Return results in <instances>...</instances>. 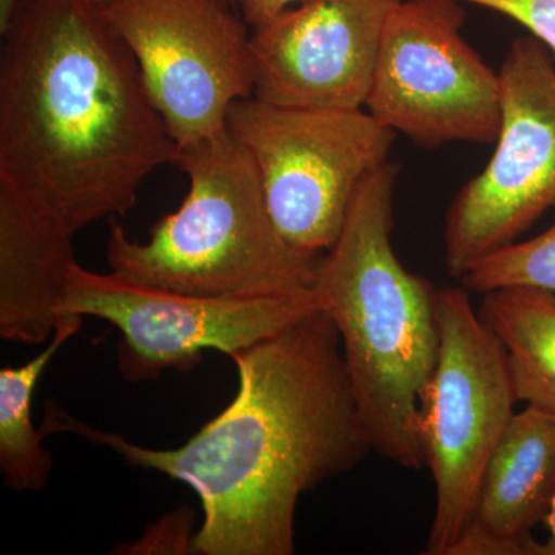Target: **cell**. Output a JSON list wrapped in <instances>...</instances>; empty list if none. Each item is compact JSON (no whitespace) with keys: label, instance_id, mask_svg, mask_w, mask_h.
<instances>
[{"label":"cell","instance_id":"cell-4","mask_svg":"<svg viewBox=\"0 0 555 555\" xmlns=\"http://www.w3.org/2000/svg\"><path fill=\"white\" fill-rule=\"evenodd\" d=\"M189 192L145 243L122 225L109 232V272L141 286L215 298L309 291L324 254L298 250L270 217L257 169L228 129L178 147Z\"/></svg>","mask_w":555,"mask_h":555},{"label":"cell","instance_id":"cell-8","mask_svg":"<svg viewBox=\"0 0 555 555\" xmlns=\"http://www.w3.org/2000/svg\"><path fill=\"white\" fill-rule=\"evenodd\" d=\"M553 57L529 35L514 39L503 60L494 155L463 185L447 214V268L456 280L480 259L516 243L555 206Z\"/></svg>","mask_w":555,"mask_h":555},{"label":"cell","instance_id":"cell-11","mask_svg":"<svg viewBox=\"0 0 555 555\" xmlns=\"http://www.w3.org/2000/svg\"><path fill=\"white\" fill-rule=\"evenodd\" d=\"M401 0H302L251 33L255 98L364 108L383 33Z\"/></svg>","mask_w":555,"mask_h":555},{"label":"cell","instance_id":"cell-15","mask_svg":"<svg viewBox=\"0 0 555 555\" xmlns=\"http://www.w3.org/2000/svg\"><path fill=\"white\" fill-rule=\"evenodd\" d=\"M82 318L62 317L39 356L22 366L0 369V470L11 491H42L49 481L53 459L42 448L46 430L33 425V396L50 361L78 334Z\"/></svg>","mask_w":555,"mask_h":555},{"label":"cell","instance_id":"cell-7","mask_svg":"<svg viewBox=\"0 0 555 555\" xmlns=\"http://www.w3.org/2000/svg\"><path fill=\"white\" fill-rule=\"evenodd\" d=\"M460 0H401L390 13L364 108L420 147L495 142L499 73L462 36Z\"/></svg>","mask_w":555,"mask_h":555},{"label":"cell","instance_id":"cell-17","mask_svg":"<svg viewBox=\"0 0 555 555\" xmlns=\"http://www.w3.org/2000/svg\"><path fill=\"white\" fill-rule=\"evenodd\" d=\"M195 514L188 506L178 507L173 513L160 517L145 529L144 534L131 543L115 547L113 554L126 555H188L195 554L193 532Z\"/></svg>","mask_w":555,"mask_h":555},{"label":"cell","instance_id":"cell-16","mask_svg":"<svg viewBox=\"0 0 555 555\" xmlns=\"http://www.w3.org/2000/svg\"><path fill=\"white\" fill-rule=\"evenodd\" d=\"M469 294L534 287L555 294V221L535 238L516 241L476 262L460 278Z\"/></svg>","mask_w":555,"mask_h":555},{"label":"cell","instance_id":"cell-20","mask_svg":"<svg viewBox=\"0 0 555 555\" xmlns=\"http://www.w3.org/2000/svg\"><path fill=\"white\" fill-rule=\"evenodd\" d=\"M25 2L27 0H0V35H5Z\"/></svg>","mask_w":555,"mask_h":555},{"label":"cell","instance_id":"cell-14","mask_svg":"<svg viewBox=\"0 0 555 555\" xmlns=\"http://www.w3.org/2000/svg\"><path fill=\"white\" fill-rule=\"evenodd\" d=\"M478 315L505 347L518 401L555 416V294L534 287L488 292Z\"/></svg>","mask_w":555,"mask_h":555},{"label":"cell","instance_id":"cell-12","mask_svg":"<svg viewBox=\"0 0 555 555\" xmlns=\"http://www.w3.org/2000/svg\"><path fill=\"white\" fill-rule=\"evenodd\" d=\"M555 495V416L516 412L489 456L473 516L448 555H537Z\"/></svg>","mask_w":555,"mask_h":555},{"label":"cell","instance_id":"cell-21","mask_svg":"<svg viewBox=\"0 0 555 555\" xmlns=\"http://www.w3.org/2000/svg\"><path fill=\"white\" fill-rule=\"evenodd\" d=\"M543 525H545L547 537L545 542L540 543L537 555H555V495Z\"/></svg>","mask_w":555,"mask_h":555},{"label":"cell","instance_id":"cell-10","mask_svg":"<svg viewBox=\"0 0 555 555\" xmlns=\"http://www.w3.org/2000/svg\"><path fill=\"white\" fill-rule=\"evenodd\" d=\"M321 310L315 291L261 298H215L141 286L76 264L61 315L108 321L122 338L120 374L129 382L189 372L206 350L233 357Z\"/></svg>","mask_w":555,"mask_h":555},{"label":"cell","instance_id":"cell-5","mask_svg":"<svg viewBox=\"0 0 555 555\" xmlns=\"http://www.w3.org/2000/svg\"><path fill=\"white\" fill-rule=\"evenodd\" d=\"M436 366L420 393L416 420L436 485L426 555H448L465 531L489 456L518 403L505 347L466 288H438Z\"/></svg>","mask_w":555,"mask_h":555},{"label":"cell","instance_id":"cell-22","mask_svg":"<svg viewBox=\"0 0 555 555\" xmlns=\"http://www.w3.org/2000/svg\"><path fill=\"white\" fill-rule=\"evenodd\" d=\"M89 2L93 3V5L98 7V9H104V7L109 5L113 0H89ZM232 2L238 3V0H232Z\"/></svg>","mask_w":555,"mask_h":555},{"label":"cell","instance_id":"cell-9","mask_svg":"<svg viewBox=\"0 0 555 555\" xmlns=\"http://www.w3.org/2000/svg\"><path fill=\"white\" fill-rule=\"evenodd\" d=\"M232 0H113L100 9L127 43L178 147L225 130L255 94L247 21Z\"/></svg>","mask_w":555,"mask_h":555},{"label":"cell","instance_id":"cell-13","mask_svg":"<svg viewBox=\"0 0 555 555\" xmlns=\"http://www.w3.org/2000/svg\"><path fill=\"white\" fill-rule=\"evenodd\" d=\"M75 232L53 210L0 175V335L42 345L54 334L67 294Z\"/></svg>","mask_w":555,"mask_h":555},{"label":"cell","instance_id":"cell-1","mask_svg":"<svg viewBox=\"0 0 555 555\" xmlns=\"http://www.w3.org/2000/svg\"><path fill=\"white\" fill-rule=\"evenodd\" d=\"M230 358L238 392L179 448L139 447L56 404L43 427L190 486L204 513L195 554L292 555L301 495L356 469L372 451L341 339L334 321L317 310Z\"/></svg>","mask_w":555,"mask_h":555},{"label":"cell","instance_id":"cell-18","mask_svg":"<svg viewBox=\"0 0 555 555\" xmlns=\"http://www.w3.org/2000/svg\"><path fill=\"white\" fill-rule=\"evenodd\" d=\"M503 14L524 25L555 57V0H460Z\"/></svg>","mask_w":555,"mask_h":555},{"label":"cell","instance_id":"cell-6","mask_svg":"<svg viewBox=\"0 0 555 555\" xmlns=\"http://www.w3.org/2000/svg\"><path fill=\"white\" fill-rule=\"evenodd\" d=\"M225 129L257 169L273 222L291 246L326 254L364 179L389 160L397 133L366 108L287 107L251 96Z\"/></svg>","mask_w":555,"mask_h":555},{"label":"cell","instance_id":"cell-3","mask_svg":"<svg viewBox=\"0 0 555 555\" xmlns=\"http://www.w3.org/2000/svg\"><path fill=\"white\" fill-rule=\"evenodd\" d=\"M400 166L372 171L318 269V305L337 327L372 451L404 469L425 466L418 401L438 352L437 291L392 246Z\"/></svg>","mask_w":555,"mask_h":555},{"label":"cell","instance_id":"cell-19","mask_svg":"<svg viewBox=\"0 0 555 555\" xmlns=\"http://www.w3.org/2000/svg\"><path fill=\"white\" fill-rule=\"evenodd\" d=\"M302 0H238L241 14L250 27L266 24L278 14L291 7L298 5Z\"/></svg>","mask_w":555,"mask_h":555},{"label":"cell","instance_id":"cell-2","mask_svg":"<svg viewBox=\"0 0 555 555\" xmlns=\"http://www.w3.org/2000/svg\"><path fill=\"white\" fill-rule=\"evenodd\" d=\"M0 54V175L73 232L120 217L178 144L127 43L89 0H27Z\"/></svg>","mask_w":555,"mask_h":555}]
</instances>
